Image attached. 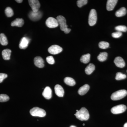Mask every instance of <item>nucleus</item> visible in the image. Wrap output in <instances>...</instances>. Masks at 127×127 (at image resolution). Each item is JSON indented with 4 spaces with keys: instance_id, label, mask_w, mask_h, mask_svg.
<instances>
[{
    "instance_id": "39448f33",
    "label": "nucleus",
    "mask_w": 127,
    "mask_h": 127,
    "mask_svg": "<svg viewBox=\"0 0 127 127\" xmlns=\"http://www.w3.org/2000/svg\"><path fill=\"white\" fill-rule=\"evenodd\" d=\"M97 20V16L96 12L95 9H92L89 16V24L91 26H94L96 23Z\"/></svg>"
},
{
    "instance_id": "dca6fc26",
    "label": "nucleus",
    "mask_w": 127,
    "mask_h": 127,
    "mask_svg": "<svg viewBox=\"0 0 127 127\" xmlns=\"http://www.w3.org/2000/svg\"><path fill=\"white\" fill-rule=\"evenodd\" d=\"M118 1L117 0H108L107 1L106 8L108 11H112L114 9Z\"/></svg>"
},
{
    "instance_id": "f704fd0d",
    "label": "nucleus",
    "mask_w": 127,
    "mask_h": 127,
    "mask_svg": "<svg viewBox=\"0 0 127 127\" xmlns=\"http://www.w3.org/2000/svg\"><path fill=\"white\" fill-rule=\"evenodd\" d=\"M16 1L17 2L20 3H21L22 2L23 0H16Z\"/></svg>"
},
{
    "instance_id": "473e14b6",
    "label": "nucleus",
    "mask_w": 127,
    "mask_h": 127,
    "mask_svg": "<svg viewBox=\"0 0 127 127\" xmlns=\"http://www.w3.org/2000/svg\"><path fill=\"white\" fill-rule=\"evenodd\" d=\"M112 36L114 38H118L120 37L122 35V33L120 32L117 31L113 32L112 34Z\"/></svg>"
},
{
    "instance_id": "f03ea898",
    "label": "nucleus",
    "mask_w": 127,
    "mask_h": 127,
    "mask_svg": "<svg viewBox=\"0 0 127 127\" xmlns=\"http://www.w3.org/2000/svg\"><path fill=\"white\" fill-rule=\"evenodd\" d=\"M56 19L60 26V28L62 31L64 32L65 34H68L71 31V30L68 28L66 25L65 18L63 16L59 15L57 17Z\"/></svg>"
},
{
    "instance_id": "bb28decb",
    "label": "nucleus",
    "mask_w": 127,
    "mask_h": 127,
    "mask_svg": "<svg viewBox=\"0 0 127 127\" xmlns=\"http://www.w3.org/2000/svg\"><path fill=\"white\" fill-rule=\"evenodd\" d=\"M109 44L107 42L102 41L100 42L98 44V46L100 48L102 49H105L109 47Z\"/></svg>"
},
{
    "instance_id": "393cba45",
    "label": "nucleus",
    "mask_w": 127,
    "mask_h": 127,
    "mask_svg": "<svg viewBox=\"0 0 127 127\" xmlns=\"http://www.w3.org/2000/svg\"><path fill=\"white\" fill-rule=\"evenodd\" d=\"M107 57L108 54L107 52H102L98 56L97 59L99 61L104 62L107 60Z\"/></svg>"
},
{
    "instance_id": "4be33fe9",
    "label": "nucleus",
    "mask_w": 127,
    "mask_h": 127,
    "mask_svg": "<svg viewBox=\"0 0 127 127\" xmlns=\"http://www.w3.org/2000/svg\"><path fill=\"white\" fill-rule=\"evenodd\" d=\"M64 82L65 84L70 86H73L76 84V82L73 78L70 77H66L64 78Z\"/></svg>"
},
{
    "instance_id": "c85d7f7f",
    "label": "nucleus",
    "mask_w": 127,
    "mask_h": 127,
    "mask_svg": "<svg viewBox=\"0 0 127 127\" xmlns=\"http://www.w3.org/2000/svg\"><path fill=\"white\" fill-rule=\"evenodd\" d=\"M115 30L117 31L121 32H126L127 31V27L125 26H119L115 27Z\"/></svg>"
},
{
    "instance_id": "0eeeda50",
    "label": "nucleus",
    "mask_w": 127,
    "mask_h": 127,
    "mask_svg": "<svg viewBox=\"0 0 127 127\" xmlns=\"http://www.w3.org/2000/svg\"><path fill=\"white\" fill-rule=\"evenodd\" d=\"M47 26L50 28H55L59 26L58 22L56 19L52 17H50L47 19L46 21Z\"/></svg>"
},
{
    "instance_id": "4468645a",
    "label": "nucleus",
    "mask_w": 127,
    "mask_h": 127,
    "mask_svg": "<svg viewBox=\"0 0 127 127\" xmlns=\"http://www.w3.org/2000/svg\"><path fill=\"white\" fill-rule=\"evenodd\" d=\"M42 95L45 98L48 100L51 98L52 96V91L50 87H46L42 93Z\"/></svg>"
},
{
    "instance_id": "9b49d317",
    "label": "nucleus",
    "mask_w": 127,
    "mask_h": 127,
    "mask_svg": "<svg viewBox=\"0 0 127 127\" xmlns=\"http://www.w3.org/2000/svg\"><path fill=\"white\" fill-rule=\"evenodd\" d=\"M31 39L26 37H24L21 39L19 44V48L21 49H25L28 46Z\"/></svg>"
},
{
    "instance_id": "2eb2a0df",
    "label": "nucleus",
    "mask_w": 127,
    "mask_h": 127,
    "mask_svg": "<svg viewBox=\"0 0 127 127\" xmlns=\"http://www.w3.org/2000/svg\"><path fill=\"white\" fill-rule=\"evenodd\" d=\"M55 93L58 96L63 97L64 94V91L63 88L59 84H57L55 86Z\"/></svg>"
},
{
    "instance_id": "a878e982",
    "label": "nucleus",
    "mask_w": 127,
    "mask_h": 127,
    "mask_svg": "<svg viewBox=\"0 0 127 127\" xmlns=\"http://www.w3.org/2000/svg\"><path fill=\"white\" fill-rule=\"evenodd\" d=\"M5 14L7 17H10L14 15L13 10L11 7H8L6 8L5 11Z\"/></svg>"
},
{
    "instance_id": "b1692460",
    "label": "nucleus",
    "mask_w": 127,
    "mask_h": 127,
    "mask_svg": "<svg viewBox=\"0 0 127 127\" xmlns=\"http://www.w3.org/2000/svg\"><path fill=\"white\" fill-rule=\"evenodd\" d=\"M0 43L3 46L7 45L8 43L7 37L3 33L0 34Z\"/></svg>"
},
{
    "instance_id": "a211bd4d",
    "label": "nucleus",
    "mask_w": 127,
    "mask_h": 127,
    "mask_svg": "<svg viewBox=\"0 0 127 127\" xmlns=\"http://www.w3.org/2000/svg\"><path fill=\"white\" fill-rule=\"evenodd\" d=\"M90 87L89 85L86 84L81 87L78 91V93L81 95H85L89 90Z\"/></svg>"
},
{
    "instance_id": "aec40b11",
    "label": "nucleus",
    "mask_w": 127,
    "mask_h": 127,
    "mask_svg": "<svg viewBox=\"0 0 127 127\" xmlns=\"http://www.w3.org/2000/svg\"><path fill=\"white\" fill-rule=\"evenodd\" d=\"M95 69V66L93 64L91 63L85 68V72L87 75H91Z\"/></svg>"
},
{
    "instance_id": "7ed1b4c3",
    "label": "nucleus",
    "mask_w": 127,
    "mask_h": 127,
    "mask_svg": "<svg viewBox=\"0 0 127 127\" xmlns=\"http://www.w3.org/2000/svg\"><path fill=\"white\" fill-rule=\"evenodd\" d=\"M127 95V91L123 89L115 92L112 94L111 98L114 101L120 100L126 96Z\"/></svg>"
},
{
    "instance_id": "7c9ffc66",
    "label": "nucleus",
    "mask_w": 127,
    "mask_h": 127,
    "mask_svg": "<svg viewBox=\"0 0 127 127\" xmlns=\"http://www.w3.org/2000/svg\"><path fill=\"white\" fill-rule=\"evenodd\" d=\"M88 2L87 0H78L77 1V3L78 6L79 7H82L84 5L86 4Z\"/></svg>"
},
{
    "instance_id": "f8f14e48",
    "label": "nucleus",
    "mask_w": 127,
    "mask_h": 127,
    "mask_svg": "<svg viewBox=\"0 0 127 127\" xmlns=\"http://www.w3.org/2000/svg\"><path fill=\"white\" fill-rule=\"evenodd\" d=\"M34 63L35 65L39 68H43L45 66L44 61L40 57H35L34 59Z\"/></svg>"
},
{
    "instance_id": "ddd939ff",
    "label": "nucleus",
    "mask_w": 127,
    "mask_h": 127,
    "mask_svg": "<svg viewBox=\"0 0 127 127\" xmlns=\"http://www.w3.org/2000/svg\"><path fill=\"white\" fill-rule=\"evenodd\" d=\"M114 62L116 66L119 67L123 68L125 66V62L124 60L121 57H117L115 58Z\"/></svg>"
},
{
    "instance_id": "f257e3e1",
    "label": "nucleus",
    "mask_w": 127,
    "mask_h": 127,
    "mask_svg": "<svg viewBox=\"0 0 127 127\" xmlns=\"http://www.w3.org/2000/svg\"><path fill=\"white\" fill-rule=\"evenodd\" d=\"M75 115L77 118L81 121H86L89 118L88 111L85 107L82 108Z\"/></svg>"
},
{
    "instance_id": "20e7f679",
    "label": "nucleus",
    "mask_w": 127,
    "mask_h": 127,
    "mask_svg": "<svg viewBox=\"0 0 127 127\" xmlns=\"http://www.w3.org/2000/svg\"><path fill=\"white\" fill-rule=\"evenodd\" d=\"M30 114L32 116L34 117H43L46 115L45 111L44 109L38 107H35L31 109Z\"/></svg>"
},
{
    "instance_id": "6e6552de",
    "label": "nucleus",
    "mask_w": 127,
    "mask_h": 127,
    "mask_svg": "<svg viewBox=\"0 0 127 127\" xmlns=\"http://www.w3.org/2000/svg\"><path fill=\"white\" fill-rule=\"evenodd\" d=\"M28 2L33 12H36L39 11V8L40 7V4L39 0H29Z\"/></svg>"
},
{
    "instance_id": "c756f323",
    "label": "nucleus",
    "mask_w": 127,
    "mask_h": 127,
    "mask_svg": "<svg viewBox=\"0 0 127 127\" xmlns=\"http://www.w3.org/2000/svg\"><path fill=\"white\" fill-rule=\"evenodd\" d=\"M9 96L6 94H0V102H5L9 101Z\"/></svg>"
},
{
    "instance_id": "423d86ee",
    "label": "nucleus",
    "mask_w": 127,
    "mask_h": 127,
    "mask_svg": "<svg viewBox=\"0 0 127 127\" xmlns=\"http://www.w3.org/2000/svg\"><path fill=\"white\" fill-rule=\"evenodd\" d=\"M127 109V106L125 105L120 104L112 108L111 109V112L113 114H119L124 112Z\"/></svg>"
},
{
    "instance_id": "c9c22d12",
    "label": "nucleus",
    "mask_w": 127,
    "mask_h": 127,
    "mask_svg": "<svg viewBox=\"0 0 127 127\" xmlns=\"http://www.w3.org/2000/svg\"><path fill=\"white\" fill-rule=\"evenodd\" d=\"M124 127H127V122L125 123L124 126Z\"/></svg>"
},
{
    "instance_id": "5701e85b",
    "label": "nucleus",
    "mask_w": 127,
    "mask_h": 127,
    "mask_svg": "<svg viewBox=\"0 0 127 127\" xmlns=\"http://www.w3.org/2000/svg\"><path fill=\"white\" fill-rule=\"evenodd\" d=\"M91 59V55L89 53L83 55L81 58L80 61L82 63L84 64L88 63L90 61Z\"/></svg>"
},
{
    "instance_id": "412c9836",
    "label": "nucleus",
    "mask_w": 127,
    "mask_h": 127,
    "mask_svg": "<svg viewBox=\"0 0 127 127\" xmlns=\"http://www.w3.org/2000/svg\"><path fill=\"white\" fill-rule=\"evenodd\" d=\"M127 13V9L125 7H122L116 12V16L118 17H121L125 16Z\"/></svg>"
},
{
    "instance_id": "cd10ccee",
    "label": "nucleus",
    "mask_w": 127,
    "mask_h": 127,
    "mask_svg": "<svg viewBox=\"0 0 127 127\" xmlns=\"http://www.w3.org/2000/svg\"><path fill=\"white\" fill-rule=\"evenodd\" d=\"M127 77V76L125 74H123L122 73L118 72L116 74V79L118 81L125 79Z\"/></svg>"
},
{
    "instance_id": "2f4dec72",
    "label": "nucleus",
    "mask_w": 127,
    "mask_h": 127,
    "mask_svg": "<svg viewBox=\"0 0 127 127\" xmlns=\"http://www.w3.org/2000/svg\"><path fill=\"white\" fill-rule=\"evenodd\" d=\"M46 61L48 64H54L55 63V59L52 56H50L46 58Z\"/></svg>"
},
{
    "instance_id": "e433bc0d",
    "label": "nucleus",
    "mask_w": 127,
    "mask_h": 127,
    "mask_svg": "<svg viewBox=\"0 0 127 127\" xmlns=\"http://www.w3.org/2000/svg\"><path fill=\"white\" fill-rule=\"evenodd\" d=\"M70 127H76V126H74V125H71V126Z\"/></svg>"
},
{
    "instance_id": "6ab92c4d",
    "label": "nucleus",
    "mask_w": 127,
    "mask_h": 127,
    "mask_svg": "<svg viewBox=\"0 0 127 127\" xmlns=\"http://www.w3.org/2000/svg\"><path fill=\"white\" fill-rule=\"evenodd\" d=\"M11 51L10 49H6L2 52V55L3 59L5 60H9L10 59Z\"/></svg>"
},
{
    "instance_id": "72a5a7b5",
    "label": "nucleus",
    "mask_w": 127,
    "mask_h": 127,
    "mask_svg": "<svg viewBox=\"0 0 127 127\" xmlns=\"http://www.w3.org/2000/svg\"><path fill=\"white\" fill-rule=\"evenodd\" d=\"M7 75L5 73H0V83L2 82L3 80L7 77Z\"/></svg>"
},
{
    "instance_id": "9d476101",
    "label": "nucleus",
    "mask_w": 127,
    "mask_h": 127,
    "mask_svg": "<svg viewBox=\"0 0 127 127\" xmlns=\"http://www.w3.org/2000/svg\"><path fill=\"white\" fill-rule=\"evenodd\" d=\"M42 17V13L41 11L34 12L32 11L30 12L29 14V17L32 21H36L40 19Z\"/></svg>"
},
{
    "instance_id": "1a4fd4ad",
    "label": "nucleus",
    "mask_w": 127,
    "mask_h": 127,
    "mask_svg": "<svg viewBox=\"0 0 127 127\" xmlns=\"http://www.w3.org/2000/svg\"><path fill=\"white\" fill-rule=\"evenodd\" d=\"M48 51L50 54L54 55H57L62 51L63 48L57 45H53L48 48Z\"/></svg>"
},
{
    "instance_id": "4c0bfd02",
    "label": "nucleus",
    "mask_w": 127,
    "mask_h": 127,
    "mask_svg": "<svg viewBox=\"0 0 127 127\" xmlns=\"http://www.w3.org/2000/svg\"><path fill=\"white\" fill-rule=\"evenodd\" d=\"M83 126H84V125H85V124H83Z\"/></svg>"
},
{
    "instance_id": "f3484780",
    "label": "nucleus",
    "mask_w": 127,
    "mask_h": 127,
    "mask_svg": "<svg viewBox=\"0 0 127 127\" xmlns=\"http://www.w3.org/2000/svg\"><path fill=\"white\" fill-rule=\"evenodd\" d=\"M24 24V21L22 18H17L11 22V25L12 27H21L23 26Z\"/></svg>"
}]
</instances>
